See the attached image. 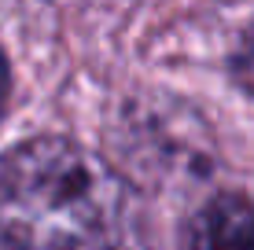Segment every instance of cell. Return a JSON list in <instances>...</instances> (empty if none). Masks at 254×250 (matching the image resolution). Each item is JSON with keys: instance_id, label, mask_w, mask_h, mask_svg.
Returning <instances> with one entry per match:
<instances>
[{"instance_id": "cell-2", "label": "cell", "mask_w": 254, "mask_h": 250, "mask_svg": "<svg viewBox=\"0 0 254 250\" xmlns=\"http://www.w3.org/2000/svg\"><path fill=\"white\" fill-rule=\"evenodd\" d=\"M188 250H254V202L214 195L191 221Z\"/></svg>"}, {"instance_id": "cell-1", "label": "cell", "mask_w": 254, "mask_h": 250, "mask_svg": "<svg viewBox=\"0 0 254 250\" xmlns=\"http://www.w3.org/2000/svg\"><path fill=\"white\" fill-rule=\"evenodd\" d=\"M0 243L11 250H151L147 210L107 158L66 136L0 154Z\"/></svg>"}, {"instance_id": "cell-3", "label": "cell", "mask_w": 254, "mask_h": 250, "mask_svg": "<svg viewBox=\"0 0 254 250\" xmlns=\"http://www.w3.org/2000/svg\"><path fill=\"white\" fill-rule=\"evenodd\" d=\"M7 89H11V74H7V59H4V51H0V110H4V103H7Z\"/></svg>"}]
</instances>
